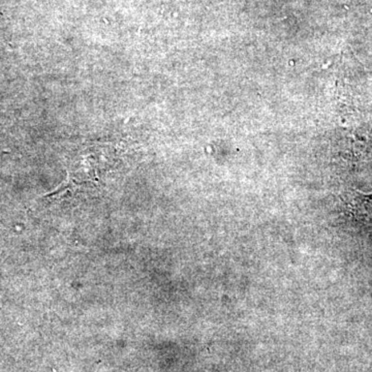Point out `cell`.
<instances>
[{
    "label": "cell",
    "instance_id": "obj_1",
    "mask_svg": "<svg viewBox=\"0 0 372 372\" xmlns=\"http://www.w3.org/2000/svg\"><path fill=\"white\" fill-rule=\"evenodd\" d=\"M355 208L360 214L372 218V194H359Z\"/></svg>",
    "mask_w": 372,
    "mask_h": 372
}]
</instances>
